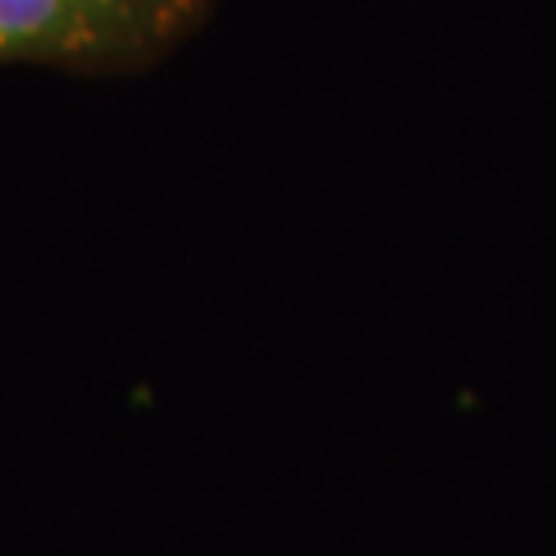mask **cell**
I'll return each instance as SVG.
<instances>
[{
    "label": "cell",
    "mask_w": 556,
    "mask_h": 556,
    "mask_svg": "<svg viewBox=\"0 0 556 556\" xmlns=\"http://www.w3.org/2000/svg\"><path fill=\"white\" fill-rule=\"evenodd\" d=\"M194 0H0V62H119L178 34Z\"/></svg>",
    "instance_id": "obj_1"
}]
</instances>
